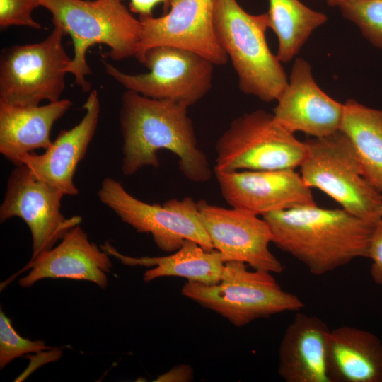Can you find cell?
Here are the masks:
<instances>
[{
    "label": "cell",
    "instance_id": "cell-1",
    "mask_svg": "<svg viewBox=\"0 0 382 382\" xmlns=\"http://www.w3.org/2000/svg\"><path fill=\"white\" fill-rule=\"evenodd\" d=\"M187 108L178 102L130 90L122 93L120 127L124 175H132L144 166L158 168V153L166 149L177 156L179 169L189 180L204 183L210 179L212 171L198 146Z\"/></svg>",
    "mask_w": 382,
    "mask_h": 382
},
{
    "label": "cell",
    "instance_id": "cell-2",
    "mask_svg": "<svg viewBox=\"0 0 382 382\" xmlns=\"http://www.w3.org/2000/svg\"><path fill=\"white\" fill-rule=\"evenodd\" d=\"M272 243L322 275L358 257H367L374 224L344 209L303 205L266 214Z\"/></svg>",
    "mask_w": 382,
    "mask_h": 382
},
{
    "label": "cell",
    "instance_id": "cell-3",
    "mask_svg": "<svg viewBox=\"0 0 382 382\" xmlns=\"http://www.w3.org/2000/svg\"><path fill=\"white\" fill-rule=\"evenodd\" d=\"M40 6L52 16L54 26L71 36L74 57L67 72L83 92L91 85L86 76L91 74L86 62L88 50L105 45L108 57L115 61L135 57L140 37L141 22L123 0H39Z\"/></svg>",
    "mask_w": 382,
    "mask_h": 382
},
{
    "label": "cell",
    "instance_id": "cell-4",
    "mask_svg": "<svg viewBox=\"0 0 382 382\" xmlns=\"http://www.w3.org/2000/svg\"><path fill=\"white\" fill-rule=\"evenodd\" d=\"M214 22L217 41L232 63L239 89L264 102L277 100L289 80L266 40L267 13L250 14L237 0H216Z\"/></svg>",
    "mask_w": 382,
    "mask_h": 382
},
{
    "label": "cell",
    "instance_id": "cell-5",
    "mask_svg": "<svg viewBox=\"0 0 382 382\" xmlns=\"http://www.w3.org/2000/svg\"><path fill=\"white\" fill-rule=\"evenodd\" d=\"M247 266L242 262L227 261L219 283L209 285L187 281L182 294L236 327L304 307L297 296L282 289L271 272L248 270Z\"/></svg>",
    "mask_w": 382,
    "mask_h": 382
},
{
    "label": "cell",
    "instance_id": "cell-6",
    "mask_svg": "<svg viewBox=\"0 0 382 382\" xmlns=\"http://www.w3.org/2000/svg\"><path fill=\"white\" fill-rule=\"evenodd\" d=\"M301 176L350 214L374 224L381 217L382 194L364 177L353 147L340 130L304 141Z\"/></svg>",
    "mask_w": 382,
    "mask_h": 382
},
{
    "label": "cell",
    "instance_id": "cell-7",
    "mask_svg": "<svg viewBox=\"0 0 382 382\" xmlns=\"http://www.w3.org/2000/svg\"><path fill=\"white\" fill-rule=\"evenodd\" d=\"M214 171L295 169L306 155L304 141L263 110L235 118L216 144Z\"/></svg>",
    "mask_w": 382,
    "mask_h": 382
},
{
    "label": "cell",
    "instance_id": "cell-8",
    "mask_svg": "<svg viewBox=\"0 0 382 382\" xmlns=\"http://www.w3.org/2000/svg\"><path fill=\"white\" fill-rule=\"evenodd\" d=\"M65 32L54 26L42 41L4 47L0 54V103L37 106L61 99L71 58L62 40Z\"/></svg>",
    "mask_w": 382,
    "mask_h": 382
},
{
    "label": "cell",
    "instance_id": "cell-9",
    "mask_svg": "<svg viewBox=\"0 0 382 382\" xmlns=\"http://www.w3.org/2000/svg\"><path fill=\"white\" fill-rule=\"evenodd\" d=\"M102 62L105 73L127 90L178 102L188 108L211 89L215 66L196 52L168 45L146 51L141 62L149 70L146 73L127 74L105 59Z\"/></svg>",
    "mask_w": 382,
    "mask_h": 382
},
{
    "label": "cell",
    "instance_id": "cell-10",
    "mask_svg": "<svg viewBox=\"0 0 382 382\" xmlns=\"http://www.w3.org/2000/svg\"><path fill=\"white\" fill-rule=\"evenodd\" d=\"M100 202L139 233H150L157 247L173 253L185 240L214 250L200 220L197 203L190 197L172 199L163 205L148 204L130 195L120 182L105 178L98 192Z\"/></svg>",
    "mask_w": 382,
    "mask_h": 382
},
{
    "label": "cell",
    "instance_id": "cell-11",
    "mask_svg": "<svg viewBox=\"0 0 382 382\" xmlns=\"http://www.w3.org/2000/svg\"><path fill=\"white\" fill-rule=\"evenodd\" d=\"M64 194L37 178L24 164L15 166L7 180L0 207L1 223L13 217L23 220L32 236L33 260L52 248L72 228L79 225V216L66 218L61 212Z\"/></svg>",
    "mask_w": 382,
    "mask_h": 382
},
{
    "label": "cell",
    "instance_id": "cell-12",
    "mask_svg": "<svg viewBox=\"0 0 382 382\" xmlns=\"http://www.w3.org/2000/svg\"><path fill=\"white\" fill-rule=\"evenodd\" d=\"M215 4L216 0H171L161 16H139L141 31L135 58L141 63L149 49L168 45L196 52L215 66L224 65L228 57L215 33Z\"/></svg>",
    "mask_w": 382,
    "mask_h": 382
},
{
    "label": "cell",
    "instance_id": "cell-13",
    "mask_svg": "<svg viewBox=\"0 0 382 382\" xmlns=\"http://www.w3.org/2000/svg\"><path fill=\"white\" fill-rule=\"evenodd\" d=\"M202 225L214 249L225 261H238L253 270L282 273L284 267L271 253L272 233L263 219L250 212L235 208L226 209L197 202Z\"/></svg>",
    "mask_w": 382,
    "mask_h": 382
},
{
    "label": "cell",
    "instance_id": "cell-14",
    "mask_svg": "<svg viewBox=\"0 0 382 382\" xmlns=\"http://www.w3.org/2000/svg\"><path fill=\"white\" fill-rule=\"evenodd\" d=\"M214 173L228 204L257 216L316 204L311 188L294 169Z\"/></svg>",
    "mask_w": 382,
    "mask_h": 382
},
{
    "label": "cell",
    "instance_id": "cell-15",
    "mask_svg": "<svg viewBox=\"0 0 382 382\" xmlns=\"http://www.w3.org/2000/svg\"><path fill=\"white\" fill-rule=\"evenodd\" d=\"M277 101L274 118L291 133L302 132L321 138L340 129L344 104L320 88L310 64L303 58L295 59L288 83Z\"/></svg>",
    "mask_w": 382,
    "mask_h": 382
},
{
    "label": "cell",
    "instance_id": "cell-16",
    "mask_svg": "<svg viewBox=\"0 0 382 382\" xmlns=\"http://www.w3.org/2000/svg\"><path fill=\"white\" fill-rule=\"evenodd\" d=\"M112 267L110 255L90 241L86 231L77 225L57 246L30 260L17 274L29 270L18 281L24 288L45 279H69L91 282L105 289Z\"/></svg>",
    "mask_w": 382,
    "mask_h": 382
},
{
    "label": "cell",
    "instance_id": "cell-17",
    "mask_svg": "<svg viewBox=\"0 0 382 382\" xmlns=\"http://www.w3.org/2000/svg\"><path fill=\"white\" fill-rule=\"evenodd\" d=\"M83 109L85 114L81 120L71 129L60 131L43 154L29 153L20 159L21 163L26 166L37 178L64 195L76 196L79 192L74 176L98 125L100 103L96 90L89 93Z\"/></svg>",
    "mask_w": 382,
    "mask_h": 382
},
{
    "label": "cell",
    "instance_id": "cell-18",
    "mask_svg": "<svg viewBox=\"0 0 382 382\" xmlns=\"http://www.w3.org/2000/svg\"><path fill=\"white\" fill-rule=\"evenodd\" d=\"M330 332L318 317L297 313L279 345V376L286 382H330L327 370Z\"/></svg>",
    "mask_w": 382,
    "mask_h": 382
},
{
    "label": "cell",
    "instance_id": "cell-19",
    "mask_svg": "<svg viewBox=\"0 0 382 382\" xmlns=\"http://www.w3.org/2000/svg\"><path fill=\"white\" fill-rule=\"evenodd\" d=\"M71 105L69 99L37 106L0 103V153L15 166L21 164L23 155L38 149L46 150L52 142L54 124Z\"/></svg>",
    "mask_w": 382,
    "mask_h": 382
},
{
    "label": "cell",
    "instance_id": "cell-20",
    "mask_svg": "<svg viewBox=\"0 0 382 382\" xmlns=\"http://www.w3.org/2000/svg\"><path fill=\"white\" fill-rule=\"evenodd\" d=\"M330 382H382V342L352 326L330 330L327 347Z\"/></svg>",
    "mask_w": 382,
    "mask_h": 382
},
{
    "label": "cell",
    "instance_id": "cell-21",
    "mask_svg": "<svg viewBox=\"0 0 382 382\" xmlns=\"http://www.w3.org/2000/svg\"><path fill=\"white\" fill-rule=\"evenodd\" d=\"M100 248L125 265L151 267L143 275L146 283L163 277H178L187 281L215 284L221 279L226 262L218 250H207L192 240H185L178 250L161 257L125 255L108 241Z\"/></svg>",
    "mask_w": 382,
    "mask_h": 382
},
{
    "label": "cell",
    "instance_id": "cell-22",
    "mask_svg": "<svg viewBox=\"0 0 382 382\" xmlns=\"http://www.w3.org/2000/svg\"><path fill=\"white\" fill-rule=\"evenodd\" d=\"M340 130L349 140L364 177L382 194V110L349 99Z\"/></svg>",
    "mask_w": 382,
    "mask_h": 382
},
{
    "label": "cell",
    "instance_id": "cell-23",
    "mask_svg": "<svg viewBox=\"0 0 382 382\" xmlns=\"http://www.w3.org/2000/svg\"><path fill=\"white\" fill-rule=\"evenodd\" d=\"M269 28L278 40L277 56L284 63L299 53L312 33L328 21V16L299 0H268Z\"/></svg>",
    "mask_w": 382,
    "mask_h": 382
},
{
    "label": "cell",
    "instance_id": "cell-24",
    "mask_svg": "<svg viewBox=\"0 0 382 382\" xmlns=\"http://www.w3.org/2000/svg\"><path fill=\"white\" fill-rule=\"evenodd\" d=\"M337 8L372 45L382 50V0H347Z\"/></svg>",
    "mask_w": 382,
    "mask_h": 382
},
{
    "label": "cell",
    "instance_id": "cell-25",
    "mask_svg": "<svg viewBox=\"0 0 382 382\" xmlns=\"http://www.w3.org/2000/svg\"><path fill=\"white\" fill-rule=\"evenodd\" d=\"M48 346L41 340H31L18 334L12 325L11 320L4 312L0 311V369L18 357L31 353H40L50 350Z\"/></svg>",
    "mask_w": 382,
    "mask_h": 382
},
{
    "label": "cell",
    "instance_id": "cell-26",
    "mask_svg": "<svg viewBox=\"0 0 382 382\" xmlns=\"http://www.w3.org/2000/svg\"><path fill=\"white\" fill-rule=\"evenodd\" d=\"M38 7L39 0H0V28L25 26L41 29L42 25L33 17V11Z\"/></svg>",
    "mask_w": 382,
    "mask_h": 382
},
{
    "label": "cell",
    "instance_id": "cell-27",
    "mask_svg": "<svg viewBox=\"0 0 382 382\" xmlns=\"http://www.w3.org/2000/svg\"><path fill=\"white\" fill-rule=\"evenodd\" d=\"M367 257L371 260V276L374 282L382 285V217L373 226Z\"/></svg>",
    "mask_w": 382,
    "mask_h": 382
},
{
    "label": "cell",
    "instance_id": "cell-28",
    "mask_svg": "<svg viewBox=\"0 0 382 382\" xmlns=\"http://www.w3.org/2000/svg\"><path fill=\"white\" fill-rule=\"evenodd\" d=\"M171 0H129V8L139 16H153L154 8L162 5L163 13H166L170 4Z\"/></svg>",
    "mask_w": 382,
    "mask_h": 382
},
{
    "label": "cell",
    "instance_id": "cell-29",
    "mask_svg": "<svg viewBox=\"0 0 382 382\" xmlns=\"http://www.w3.org/2000/svg\"><path fill=\"white\" fill-rule=\"evenodd\" d=\"M193 378V370L187 364L173 367L168 372L160 375L154 381L187 382Z\"/></svg>",
    "mask_w": 382,
    "mask_h": 382
},
{
    "label": "cell",
    "instance_id": "cell-30",
    "mask_svg": "<svg viewBox=\"0 0 382 382\" xmlns=\"http://www.w3.org/2000/svg\"><path fill=\"white\" fill-rule=\"evenodd\" d=\"M347 0H325L326 4L332 7H337L340 4Z\"/></svg>",
    "mask_w": 382,
    "mask_h": 382
},
{
    "label": "cell",
    "instance_id": "cell-31",
    "mask_svg": "<svg viewBox=\"0 0 382 382\" xmlns=\"http://www.w3.org/2000/svg\"><path fill=\"white\" fill-rule=\"evenodd\" d=\"M381 217H382V205H381Z\"/></svg>",
    "mask_w": 382,
    "mask_h": 382
}]
</instances>
